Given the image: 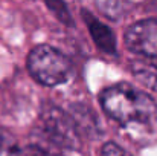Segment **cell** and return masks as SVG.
Wrapping results in <instances>:
<instances>
[{
	"label": "cell",
	"mask_w": 157,
	"mask_h": 156,
	"mask_svg": "<svg viewBox=\"0 0 157 156\" xmlns=\"http://www.w3.org/2000/svg\"><path fill=\"white\" fill-rule=\"evenodd\" d=\"M0 156H25L15 136L3 127H0Z\"/></svg>",
	"instance_id": "cell-7"
},
{
	"label": "cell",
	"mask_w": 157,
	"mask_h": 156,
	"mask_svg": "<svg viewBox=\"0 0 157 156\" xmlns=\"http://www.w3.org/2000/svg\"><path fill=\"white\" fill-rule=\"evenodd\" d=\"M133 77L145 87L157 92V57H142L130 63Z\"/></svg>",
	"instance_id": "cell-6"
},
{
	"label": "cell",
	"mask_w": 157,
	"mask_h": 156,
	"mask_svg": "<svg viewBox=\"0 0 157 156\" xmlns=\"http://www.w3.org/2000/svg\"><path fill=\"white\" fill-rule=\"evenodd\" d=\"M82 18H84V22L90 31V35H92L95 45L98 46V49L108 54V55L116 54V37H114L113 31L87 11H82Z\"/></svg>",
	"instance_id": "cell-5"
},
{
	"label": "cell",
	"mask_w": 157,
	"mask_h": 156,
	"mask_svg": "<svg viewBox=\"0 0 157 156\" xmlns=\"http://www.w3.org/2000/svg\"><path fill=\"white\" fill-rule=\"evenodd\" d=\"M40 130L53 146L70 150L79 149L81 146L75 118L53 104L43 107L40 113Z\"/></svg>",
	"instance_id": "cell-3"
},
{
	"label": "cell",
	"mask_w": 157,
	"mask_h": 156,
	"mask_svg": "<svg viewBox=\"0 0 157 156\" xmlns=\"http://www.w3.org/2000/svg\"><path fill=\"white\" fill-rule=\"evenodd\" d=\"M104 112L122 126H150L157 119V104L145 92L127 84H114L104 89L99 95Z\"/></svg>",
	"instance_id": "cell-1"
},
{
	"label": "cell",
	"mask_w": 157,
	"mask_h": 156,
	"mask_svg": "<svg viewBox=\"0 0 157 156\" xmlns=\"http://www.w3.org/2000/svg\"><path fill=\"white\" fill-rule=\"evenodd\" d=\"M101 156H131L116 142H105L101 149Z\"/></svg>",
	"instance_id": "cell-10"
},
{
	"label": "cell",
	"mask_w": 157,
	"mask_h": 156,
	"mask_svg": "<svg viewBox=\"0 0 157 156\" xmlns=\"http://www.w3.org/2000/svg\"><path fill=\"white\" fill-rule=\"evenodd\" d=\"M127 48L142 57H157V20L145 18L127 28L124 35Z\"/></svg>",
	"instance_id": "cell-4"
},
{
	"label": "cell",
	"mask_w": 157,
	"mask_h": 156,
	"mask_svg": "<svg viewBox=\"0 0 157 156\" xmlns=\"http://www.w3.org/2000/svg\"><path fill=\"white\" fill-rule=\"evenodd\" d=\"M44 3L61 23H64L67 26H72L73 20H72V15H70L69 8H67L64 0H44Z\"/></svg>",
	"instance_id": "cell-8"
},
{
	"label": "cell",
	"mask_w": 157,
	"mask_h": 156,
	"mask_svg": "<svg viewBox=\"0 0 157 156\" xmlns=\"http://www.w3.org/2000/svg\"><path fill=\"white\" fill-rule=\"evenodd\" d=\"M31 77L48 87L66 83L72 75V63L61 51L49 45H38L29 52L26 60Z\"/></svg>",
	"instance_id": "cell-2"
},
{
	"label": "cell",
	"mask_w": 157,
	"mask_h": 156,
	"mask_svg": "<svg viewBox=\"0 0 157 156\" xmlns=\"http://www.w3.org/2000/svg\"><path fill=\"white\" fill-rule=\"evenodd\" d=\"M122 0H96V5L102 9L107 17H113L117 18L119 14H122V6H121Z\"/></svg>",
	"instance_id": "cell-9"
}]
</instances>
